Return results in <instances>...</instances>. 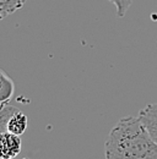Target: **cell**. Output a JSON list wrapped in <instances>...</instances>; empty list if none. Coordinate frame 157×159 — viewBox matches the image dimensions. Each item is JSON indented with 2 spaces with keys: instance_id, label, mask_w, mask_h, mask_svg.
<instances>
[{
  "instance_id": "3957f363",
  "label": "cell",
  "mask_w": 157,
  "mask_h": 159,
  "mask_svg": "<svg viewBox=\"0 0 157 159\" xmlns=\"http://www.w3.org/2000/svg\"><path fill=\"white\" fill-rule=\"evenodd\" d=\"M139 120L157 143V103L147 104L139 111Z\"/></svg>"
},
{
  "instance_id": "52a82bcc",
  "label": "cell",
  "mask_w": 157,
  "mask_h": 159,
  "mask_svg": "<svg viewBox=\"0 0 157 159\" xmlns=\"http://www.w3.org/2000/svg\"><path fill=\"white\" fill-rule=\"evenodd\" d=\"M16 110H19V109H16L15 107H11V105H7V104L1 105V108H0V127L2 130H5L6 122L9 121V119L11 118V115Z\"/></svg>"
},
{
  "instance_id": "9c48e42d",
  "label": "cell",
  "mask_w": 157,
  "mask_h": 159,
  "mask_svg": "<svg viewBox=\"0 0 157 159\" xmlns=\"http://www.w3.org/2000/svg\"><path fill=\"white\" fill-rule=\"evenodd\" d=\"M1 131H2V129H1V127H0V132H1Z\"/></svg>"
},
{
  "instance_id": "8992f818",
  "label": "cell",
  "mask_w": 157,
  "mask_h": 159,
  "mask_svg": "<svg viewBox=\"0 0 157 159\" xmlns=\"http://www.w3.org/2000/svg\"><path fill=\"white\" fill-rule=\"evenodd\" d=\"M25 2L26 0H0V21L21 9Z\"/></svg>"
},
{
  "instance_id": "5b68a950",
  "label": "cell",
  "mask_w": 157,
  "mask_h": 159,
  "mask_svg": "<svg viewBox=\"0 0 157 159\" xmlns=\"http://www.w3.org/2000/svg\"><path fill=\"white\" fill-rule=\"evenodd\" d=\"M15 86L10 76L0 69V104L4 105L12 98Z\"/></svg>"
},
{
  "instance_id": "7a4b0ae2",
  "label": "cell",
  "mask_w": 157,
  "mask_h": 159,
  "mask_svg": "<svg viewBox=\"0 0 157 159\" xmlns=\"http://www.w3.org/2000/svg\"><path fill=\"white\" fill-rule=\"evenodd\" d=\"M22 142L20 136L6 130L0 132V159H14L21 152Z\"/></svg>"
},
{
  "instance_id": "ba28073f",
  "label": "cell",
  "mask_w": 157,
  "mask_h": 159,
  "mask_svg": "<svg viewBox=\"0 0 157 159\" xmlns=\"http://www.w3.org/2000/svg\"><path fill=\"white\" fill-rule=\"evenodd\" d=\"M111 2H113L117 7V15L119 17L125 16L126 11L129 10V7L133 4V0H108Z\"/></svg>"
},
{
  "instance_id": "6da1fadb",
  "label": "cell",
  "mask_w": 157,
  "mask_h": 159,
  "mask_svg": "<svg viewBox=\"0 0 157 159\" xmlns=\"http://www.w3.org/2000/svg\"><path fill=\"white\" fill-rule=\"evenodd\" d=\"M104 152L106 159H157V143L139 118L126 116L111 130Z\"/></svg>"
},
{
  "instance_id": "277c9868",
  "label": "cell",
  "mask_w": 157,
  "mask_h": 159,
  "mask_svg": "<svg viewBox=\"0 0 157 159\" xmlns=\"http://www.w3.org/2000/svg\"><path fill=\"white\" fill-rule=\"evenodd\" d=\"M27 125H28V119H27L26 114L22 113L21 110H16L11 115L9 121L6 122L5 130L11 132V134H15L17 136H21V135L25 134V131L27 129Z\"/></svg>"
}]
</instances>
